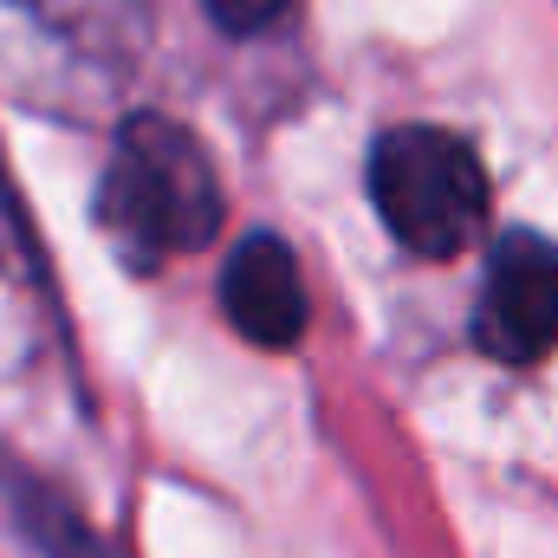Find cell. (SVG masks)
Returning <instances> with one entry per match:
<instances>
[{
	"label": "cell",
	"instance_id": "cell-1",
	"mask_svg": "<svg viewBox=\"0 0 558 558\" xmlns=\"http://www.w3.org/2000/svg\"><path fill=\"white\" fill-rule=\"evenodd\" d=\"M98 221L131 267H169L221 234V175L189 124L137 111L105 162Z\"/></svg>",
	"mask_w": 558,
	"mask_h": 558
},
{
	"label": "cell",
	"instance_id": "cell-2",
	"mask_svg": "<svg viewBox=\"0 0 558 558\" xmlns=\"http://www.w3.org/2000/svg\"><path fill=\"white\" fill-rule=\"evenodd\" d=\"M371 202L390 241L416 260H454L487 228V162L441 124H397L371 143Z\"/></svg>",
	"mask_w": 558,
	"mask_h": 558
},
{
	"label": "cell",
	"instance_id": "cell-3",
	"mask_svg": "<svg viewBox=\"0 0 558 558\" xmlns=\"http://www.w3.org/2000/svg\"><path fill=\"white\" fill-rule=\"evenodd\" d=\"M474 344L494 364H539L558 351V247L533 228H513L481 279Z\"/></svg>",
	"mask_w": 558,
	"mask_h": 558
},
{
	"label": "cell",
	"instance_id": "cell-4",
	"mask_svg": "<svg viewBox=\"0 0 558 558\" xmlns=\"http://www.w3.org/2000/svg\"><path fill=\"white\" fill-rule=\"evenodd\" d=\"M221 312L247 344L286 351L305 331V279L279 234H247L221 267Z\"/></svg>",
	"mask_w": 558,
	"mask_h": 558
},
{
	"label": "cell",
	"instance_id": "cell-5",
	"mask_svg": "<svg viewBox=\"0 0 558 558\" xmlns=\"http://www.w3.org/2000/svg\"><path fill=\"white\" fill-rule=\"evenodd\" d=\"M221 33H267L292 13V0H202Z\"/></svg>",
	"mask_w": 558,
	"mask_h": 558
}]
</instances>
